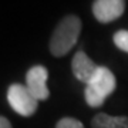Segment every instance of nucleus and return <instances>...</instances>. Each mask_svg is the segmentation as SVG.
I'll use <instances>...</instances> for the list:
<instances>
[{
    "label": "nucleus",
    "mask_w": 128,
    "mask_h": 128,
    "mask_svg": "<svg viewBox=\"0 0 128 128\" xmlns=\"http://www.w3.org/2000/svg\"><path fill=\"white\" fill-rule=\"evenodd\" d=\"M92 128H128V117L125 115H108L105 112L94 115L91 120Z\"/></svg>",
    "instance_id": "7"
},
{
    "label": "nucleus",
    "mask_w": 128,
    "mask_h": 128,
    "mask_svg": "<svg viewBox=\"0 0 128 128\" xmlns=\"http://www.w3.org/2000/svg\"><path fill=\"white\" fill-rule=\"evenodd\" d=\"M125 10L124 0H96L92 3V14L100 23H111L122 16Z\"/></svg>",
    "instance_id": "5"
},
{
    "label": "nucleus",
    "mask_w": 128,
    "mask_h": 128,
    "mask_svg": "<svg viewBox=\"0 0 128 128\" xmlns=\"http://www.w3.org/2000/svg\"><path fill=\"white\" fill-rule=\"evenodd\" d=\"M7 101L10 107L22 117H30L38 108V100L23 84H12L7 90Z\"/></svg>",
    "instance_id": "3"
},
{
    "label": "nucleus",
    "mask_w": 128,
    "mask_h": 128,
    "mask_svg": "<svg viewBox=\"0 0 128 128\" xmlns=\"http://www.w3.org/2000/svg\"><path fill=\"white\" fill-rule=\"evenodd\" d=\"M48 71L44 66H34L26 74V87L38 101L47 100L50 97V90L47 88Z\"/></svg>",
    "instance_id": "4"
},
{
    "label": "nucleus",
    "mask_w": 128,
    "mask_h": 128,
    "mask_svg": "<svg viewBox=\"0 0 128 128\" xmlns=\"http://www.w3.org/2000/svg\"><path fill=\"white\" fill-rule=\"evenodd\" d=\"M114 44L120 50L128 53V30H120L114 34Z\"/></svg>",
    "instance_id": "8"
},
{
    "label": "nucleus",
    "mask_w": 128,
    "mask_h": 128,
    "mask_svg": "<svg viewBox=\"0 0 128 128\" xmlns=\"http://www.w3.org/2000/svg\"><path fill=\"white\" fill-rule=\"evenodd\" d=\"M81 33V20L76 14H68L60 20L51 34L48 48L54 57H63L77 43Z\"/></svg>",
    "instance_id": "1"
},
{
    "label": "nucleus",
    "mask_w": 128,
    "mask_h": 128,
    "mask_svg": "<svg viewBox=\"0 0 128 128\" xmlns=\"http://www.w3.org/2000/svg\"><path fill=\"white\" fill-rule=\"evenodd\" d=\"M56 128H84L82 122H80L78 120L71 118V117H64L56 124Z\"/></svg>",
    "instance_id": "9"
},
{
    "label": "nucleus",
    "mask_w": 128,
    "mask_h": 128,
    "mask_svg": "<svg viewBox=\"0 0 128 128\" xmlns=\"http://www.w3.org/2000/svg\"><path fill=\"white\" fill-rule=\"evenodd\" d=\"M97 68H98V66L82 50L77 51L74 54L73 61H71V70H73V74L76 76V78L80 80L81 82L87 84L92 78V76L97 71Z\"/></svg>",
    "instance_id": "6"
},
{
    "label": "nucleus",
    "mask_w": 128,
    "mask_h": 128,
    "mask_svg": "<svg viewBox=\"0 0 128 128\" xmlns=\"http://www.w3.org/2000/svg\"><path fill=\"white\" fill-rule=\"evenodd\" d=\"M117 80L110 68L98 66L92 78L86 84L84 98L90 107L97 108L104 104V101L115 91Z\"/></svg>",
    "instance_id": "2"
},
{
    "label": "nucleus",
    "mask_w": 128,
    "mask_h": 128,
    "mask_svg": "<svg viewBox=\"0 0 128 128\" xmlns=\"http://www.w3.org/2000/svg\"><path fill=\"white\" fill-rule=\"evenodd\" d=\"M0 128H12V124L7 118L4 117H0Z\"/></svg>",
    "instance_id": "10"
}]
</instances>
